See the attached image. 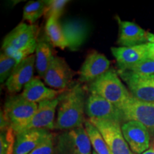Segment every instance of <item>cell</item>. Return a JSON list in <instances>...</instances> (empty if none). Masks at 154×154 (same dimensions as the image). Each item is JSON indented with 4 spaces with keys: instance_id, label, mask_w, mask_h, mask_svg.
Instances as JSON below:
<instances>
[{
    "instance_id": "3",
    "label": "cell",
    "mask_w": 154,
    "mask_h": 154,
    "mask_svg": "<svg viewBox=\"0 0 154 154\" xmlns=\"http://www.w3.org/2000/svg\"><path fill=\"white\" fill-rule=\"evenodd\" d=\"M88 91L111 102L119 109L132 95L121 82L118 72L110 68L106 72L90 83Z\"/></svg>"
},
{
    "instance_id": "24",
    "label": "cell",
    "mask_w": 154,
    "mask_h": 154,
    "mask_svg": "<svg viewBox=\"0 0 154 154\" xmlns=\"http://www.w3.org/2000/svg\"><path fill=\"white\" fill-rule=\"evenodd\" d=\"M18 62L5 52L0 55V82L6 83Z\"/></svg>"
},
{
    "instance_id": "7",
    "label": "cell",
    "mask_w": 154,
    "mask_h": 154,
    "mask_svg": "<svg viewBox=\"0 0 154 154\" xmlns=\"http://www.w3.org/2000/svg\"><path fill=\"white\" fill-rule=\"evenodd\" d=\"M120 110L124 123L135 121L143 124L154 136V102L143 101L131 96Z\"/></svg>"
},
{
    "instance_id": "28",
    "label": "cell",
    "mask_w": 154,
    "mask_h": 154,
    "mask_svg": "<svg viewBox=\"0 0 154 154\" xmlns=\"http://www.w3.org/2000/svg\"><path fill=\"white\" fill-rule=\"evenodd\" d=\"M148 53H149V58L154 60V44L148 43Z\"/></svg>"
},
{
    "instance_id": "12",
    "label": "cell",
    "mask_w": 154,
    "mask_h": 154,
    "mask_svg": "<svg viewBox=\"0 0 154 154\" xmlns=\"http://www.w3.org/2000/svg\"><path fill=\"white\" fill-rule=\"evenodd\" d=\"M59 102V99L57 98L38 103L36 113L22 131L31 129H55V113Z\"/></svg>"
},
{
    "instance_id": "14",
    "label": "cell",
    "mask_w": 154,
    "mask_h": 154,
    "mask_svg": "<svg viewBox=\"0 0 154 154\" xmlns=\"http://www.w3.org/2000/svg\"><path fill=\"white\" fill-rule=\"evenodd\" d=\"M110 69V61L103 54L91 51L88 54L79 71L81 83H91Z\"/></svg>"
},
{
    "instance_id": "10",
    "label": "cell",
    "mask_w": 154,
    "mask_h": 154,
    "mask_svg": "<svg viewBox=\"0 0 154 154\" xmlns=\"http://www.w3.org/2000/svg\"><path fill=\"white\" fill-rule=\"evenodd\" d=\"M74 75V72L63 58L54 57L43 79L51 88L66 91L70 87Z\"/></svg>"
},
{
    "instance_id": "26",
    "label": "cell",
    "mask_w": 154,
    "mask_h": 154,
    "mask_svg": "<svg viewBox=\"0 0 154 154\" xmlns=\"http://www.w3.org/2000/svg\"><path fill=\"white\" fill-rule=\"evenodd\" d=\"M127 71L141 75H154V60L148 57Z\"/></svg>"
},
{
    "instance_id": "9",
    "label": "cell",
    "mask_w": 154,
    "mask_h": 154,
    "mask_svg": "<svg viewBox=\"0 0 154 154\" xmlns=\"http://www.w3.org/2000/svg\"><path fill=\"white\" fill-rule=\"evenodd\" d=\"M85 113L89 119L116 121L122 124L124 123L120 109L96 94H90L86 99Z\"/></svg>"
},
{
    "instance_id": "30",
    "label": "cell",
    "mask_w": 154,
    "mask_h": 154,
    "mask_svg": "<svg viewBox=\"0 0 154 154\" xmlns=\"http://www.w3.org/2000/svg\"><path fill=\"white\" fill-rule=\"evenodd\" d=\"M142 154H154V143H153V145H152L151 147L147 150V151H145Z\"/></svg>"
},
{
    "instance_id": "8",
    "label": "cell",
    "mask_w": 154,
    "mask_h": 154,
    "mask_svg": "<svg viewBox=\"0 0 154 154\" xmlns=\"http://www.w3.org/2000/svg\"><path fill=\"white\" fill-rule=\"evenodd\" d=\"M118 74L134 98L143 101L154 102V75H141L130 71L120 70H118Z\"/></svg>"
},
{
    "instance_id": "22",
    "label": "cell",
    "mask_w": 154,
    "mask_h": 154,
    "mask_svg": "<svg viewBox=\"0 0 154 154\" xmlns=\"http://www.w3.org/2000/svg\"><path fill=\"white\" fill-rule=\"evenodd\" d=\"M84 128L87 133L91 146L97 154H112L103 136L89 120H86Z\"/></svg>"
},
{
    "instance_id": "4",
    "label": "cell",
    "mask_w": 154,
    "mask_h": 154,
    "mask_svg": "<svg viewBox=\"0 0 154 154\" xmlns=\"http://www.w3.org/2000/svg\"><path fill=\"white\" fill-rule=\"evenodd\" d=\"M38 108V103L29 101L21 94L7 98L4 106L3 115L15 134L20 133L32 119Z\"/></svg>"
},
{
    "instance_id": "21",
    "label": "cell",
    "mask_w": 154,
    "mask_h": 154,
    "mask_svg": "<svg viewBox=\"0 0 154 154\" xmlns=\"http://www.w3.org/2000/svg\"><path fill=\"white\" fill-rule=\"evenodd\" d=\"M59 19L53 18L48 19L45 25V32L49 43L54 47H59L61 49L68 47L66 40L63 35L61 24Z\"/></svg>"
},
{
    "instance_id": "17",
    "label": "cell",
    "mask_w": 154,
    "mask_h": 154,
    "mask_svg": "<svg viewBox=\"0 0 154 154\" xmlns=\"http://www.w3.org/2000/svg\"><path fill=\"white\" fill-rule=\"evenodd\" d=\"M51 134L48 130L31 129L15 134L14 154H29Z\"/></svg>"
},
{
    "instance_id": "1",
    "label": "cell",
    "mask_w": 154,
    "mask_h": 154,
    "mask_svg": "<svg viewBox=\"0 0 154 154\" xmlns=\"http://www.w3.org/2000/svg\"><path fill=\"white\" fill-rule=\"evenodd\" d=\"M55 129L68 131L83 126L85 123L84 113L86 92L80 83L70 86L59 97Z\"/></svg>"
},
{
    "instance_id": "13",
    "label": "cell",
    "mask_w": 154,
    "mask_h": 154,
    "mask_svg": "<svg viewBox=\"0 0 154 154\" xmlns=\"http://www.w3.org/2000/svg\"><path fill=\"white\" fill-rule=\"evenodd\" d=\"M35 56H29L21 61L15 66L10 76L5 83L7 90L11 94H17L24 89V86L33 79Z\"/></svg>"
},
{
    "instance_id": "6",
    "label": "cell",
    "mask_w": 154,
    "mask_h": 154,
    "mask_svg": "<svg viewBox=\"0 0 154 154\" xmlns=\"http://www.w3.org/2000/svg\"><path fill=\"white\" fill-rule=\"evenodd\" d=\"M88 120L101 133L112 154H134L125 140L120 123L96 119Z\"/></svg>"
},
{
    "instance_id": "31",
    "label": "cell",
    "mask_w": 154,
    "mask_h": 154,
    "mask_svg": "<svg viewBox=\"0 0 154 154\" xmlns=\"http://www.w3.org/2000/svg\"><path fill=\"white\" fill-rule=\"evenodd\" d=\"M92 154H97V153H96V152L94 151H93V153H92Z\"/></svg>"
},
{
    "instance_id": "19",
    "label": "cell",
    "mask_w": 154,
    "mask_h": 154,
    "mask_svg": "<svg viewBox=\"0 0 154 154\" xmlns=\"http://www.w3.org/2000/svg\"><path fill=\"white\" fill-rule=\"evenodd\" d=\"M68 47L76 50L85 41L87 36V26L79 20H69L61 24Z\"/></svg>"
},
{
    "instance_id": "15",
    "label": "cell",
    "mask_w": 154,
    "mask_h": 154,
    "mask_svg": "<svg viewBox=\"0 0 154 154\" xmlns=\"http://www.w3.org/2000/svg\"><path fill=\"white\" fill-rule=\"evenodd\" d=\"M111 51L120 71L130 70L140 61L149 57L147 44L130 47H111Z\"/></svg>"
},
{
    "instance_id": "2",
    "label": "cell",
    "mask_w": 154,
    "mask_h": 154,
    "mask_svg": "<svg viewBox=\"0 0 154 154\" xmlns=\"http://www.w3.org/2000/svg\"><path fill=\"white\" fill-rule=\"evenodd\" d=\"M36 46V28L32 24L22 22L4 38L2 50L19 63L33 54Z\"/></svg>"
},
{
    "instance_id": "20",
    "label": "cell",
    "mask_w": 154,
    "mask_h": 154,
    "mask_svg": "<svg viewBox=\"0 0 154 154\" xmlns=\"http://www.w3.org/2000/svg\"><path fill=\"white\" fill-rule=\"evenodd\" d=\"M53 46L49 42L41 39L37 41L35 55V67L38 76L44 78L47 70L55 56L53 53Z\"/></svg>"
},
{
    "instance_id": "23",
    "label": "cell",
    "mask_w": 154,
    "mask_h": 154,
    "mask_svg": "<svg viewBox=\"0 0 154 154\" xmlns=\"http://www.w3.org/2000/svg\"><path fill=\"white\" fill-rule=\"evenodd\" d=\"M46 1H31L24 6L23 10V19L31 24L35 23L44 14Z\"/></svg>"
},
{
    "instance_id": "29",
    "label": "cell",
    "mask_w": 154,
    "mask_h": 154,
    "mask_svg": "<svg viewBox=\"0 0 154 154\" xmlns=\"http://www.w3.org/2000/svg\"><path fill=\"white\" fill-rule=\"evenodd\" d=\"M147 42H148V43L154 44V34H152V33H151V32H148L147 33Z\"/></svg>"
},
{
    "instance_id": "16",
    "label": "cell",
    "mask_w": 154,
    "mask_h": 154,
    "mask_svg": "<svg viewBox=\"0 0 154 154\" xmlns=\"http://www.w3.org/2000/svg\"><path fill=\"white\" fill-rule=\"evenodd\" d=\"M116 19L119 26L117 44L120 47H130L148 44V32L136 23L122 21L118 16L116 17Z\"/></svg>"
},
{
    "instance_id": "18",
    "label": "cell",
    "mask_w": 154,
    "mask_h": 154,
    "mask_svg": "<svg viewBox=\"0 0 154 154\" xmlns=\"http://www.w3.org/2000/svg\"><path fill=\"white\" fill-rule=\"evenodd\" d=\"M63 91L47 87L39 79L35 77L24 86L20 94L29 101L39 103L42 101L57 99Z\"/></svg>"
},
{
    "instance_id": "25",
    "label": "cell",
    "mask_w": 154,
    "mask_h": 154,
    "mask_svg": "<svg viewBox=\"0 0 154 154\" xmlns=\"http://www.w3.org/2000/svg\"><path fill=\"white\" fill-rule=\"evenodd\" d=\"M69 1L67 0H47L46 1L45 11L44 16L47 19L53 18L59 19L64 10L65 6Z\"/></svg>"
},
{
    "instance_id": "5",
    "label": "cell",
    "mask_w": 154,
    "mask_h": 154,
    "mask_svg": "<svg viewBox=\"0 0 154 154\" xmlns=\"http://www.w3.org/2000/svg\"><path fill=\"white\" fill-rule=\"evenodd\" d=\"M54 154H92L91 144L84 126L58 135Z\"/></svg>"
},
{
    "instance_id": "11",
    "label": "cell",
    "mask_w": 154,
    "mask_h": 154,
    "mask_svg": "<svg viewBox=\"0 0 154 154\" xmlns=\"http://www.w3.org/2000/svg\"><path fill=\"white\" fill-rule=\"evenodd\" d=\"M125 140L135 154H142L150 148L151 134L143 124L135 121H126L121 124Z\"/></svg>"
},
{
    "instance_id": "27",
    "label": "cell",
    "mask_w": 154,
    "mask_h": 154,
    "mask_svg": "<svg viewBox=\"0 0 154 154\" xmlns=\"http://www.w3.org/2000/svg\"><path fill=\"white\" fill-rule=\"evenodd\" d=\"M54 142L52 134H50L42 143L29 154H54Z\"/></svg>"
}]
</instances>
